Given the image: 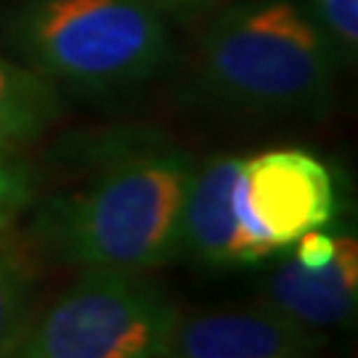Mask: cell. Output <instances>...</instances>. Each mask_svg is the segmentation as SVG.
<instances>
[{
    "mask_svg": "<svg viewBox=\"0 0 358 358\" xmlns=\"http://www.w3.org/2000/svg\"><path fill=\"white\" fill-rule=\"evenodd\" d=\"M194 162L183 152L125 157L43 215V239L80 268L143 271L180 255Z\"/></svg>",
    "mask_w": 358,
    "mask_h": 358,
    "instance_id": "1",
    "label": "cell"
},
{
    "mask_svg": "<svg viewBox=\"0 0 358 358\" xmlns=\"http://www.w3.org/2000/svg\"><path fill=\"white\" fill-rule=\"evenodd\" d=\"M334 48L289 0L226 13L205 40V75L229 101L292 112L327 101Z\"/></svg>",
    "mask_w": 358,
    "mask_h": 358,
    "instance_id": "2",
    "label": "cell"
},
{
    "mask_svg": "<svg viewBox=\"0 0 358 358\" xmlns=\"http://www.w3.org/2000/svg\"><path fill=\"white\" fill-rule=\"evenodd\" d=\"M16 40L40 75L83 90L141 83L170 53L162 16L141 0H32Z\"/></svg>",
    "mask_w": 358,
    "mask_h": 358,
    "instance_id": "3",
    "label": "cell"
},
{
    "mask_svg": "<svg viewBox=\"0 0 358 358\" xmlns=\"http://www.w3.org/2000/svg\"><path fill=\"white\" fill-rule=\"evenodd\" d=\"M178 321V306L138 271L88 268L27 327L13 358L165 356Z\"/></svg>",
    "mask_w": 358,
    "mask_h": 358,
    "instance_id": "4",
    "label": "cell"
},
{
    "mask_svg": "<svg viewBox=\"0 0 358 358\" xmlns=\"http://www.w3.org/2000/svg\"><path fill=\"white\" fill-rule=\"evenodd\" d=\"M229 205L244 266H255L308 231L324 229L337 210V192L319 157L303 149H273L239 157Z\"/></svg>",
    "mask_w": 358,
    "mask_h": 358,
    "instance_id": "5",
    "label": "cell"
},
{
    "mask_svg": "<svg viewBox=\"0 0 358 358\" xmlns=\"http://www.w3.org/2000/svg\"><path fill=\"white\" fill-rule=\"evenodd\" d=\"M316 340L271 306L180 316L170 353L176 358H313Z\"/></svg>",
    "mask_w": 358,
    "mask_h": 358,
    "instance_id": "6",
    "label": "cell"
},
{
    "mask_svg": "<svg viewBox=\"0 0 358 358\" xmlns=\"http://www.w3.org/2000/svg\"><path fill=\"white\" fill-rule=\"evenodd\" d=\"M266 306L306 329L348 324L358 306V242L340 234L334 257L316 271L284 260L266 282Z\"/></svg>",
    "mask_w": 358,
    "mask_h": 358,
    "instance_id": "7",
    "label": "cell"
},
{
    "mask_svg": "<svg viewBox=\"0 0 358 358\" xmlns=\"http://www.w3.org/2000/svg\"><path fill=\"white\" fill-rule=\"evenodd\" d=\"M59 112L56 93L38 69L0 56V154L35 141Z\"/></svg>",
    "mask_w": 358,
    "mask_h": 358,
    "instance_id": "8",
    "label": "cell"
},
{
    "mask_svg": "<svg viewBox=\"0 0 358 358\" xmlns=\"http://www.w3.org/2000/svg\"><path fill=\"white\" fill-rule=\"evenodd\" d=\"M35 271L24 252L0 242V358H13L29 327Z\"/></svg>",
    "mask_w": 358,
    "mask_h": 358,
    "instance_id": "9",
    "label": "cell"
},
{
    "mask_svg": "<svg viewBox=\"0 0 358 358\" xmlns=\"http://www.w3.org/2000/svg\"><path fill=\"white\" fill-rule=\"evenodd\" d=\"M334 51L353 53L358 45V0H310L308 13Z\"/></svg>",
    "mask_w": 358,
    "mask_h": 358,
    "instance_id": "10",
    "label": "cell"
},
{
    "mask_svg": "<svg viewBox=\"0 0 358 358\" xmlns=\"http://www.w3.org/2000/svg\"><path fill=\"white\" fill-rule=\"evenodd\" d=\"M32 196V183L22 165L0 154V231L27 207Z\"/></svg>",
    "mask_w": 358,
    "mask_h": 358,
    "instance_id": "11",
    "label": "cell"
},
{
    "mask_svg": "<svg viewBox=\"0 0 358 358\" xmlns=\"http://www.w3.org/2000/svg\"><path fill=\"white\" fill-rule=\"evenodd\" d=\"M146 6H152V8H189V6H199V3H205V0H141Z\"/></svg>",
    "mask_w": 358,
    "mask_h": 358,
    "instance_id": "12",
    "label": "cell"
},
{
    "mask_svg": "<svg viewBox=\"0 0 358 358\" xmlns=\"http://www.w3.org/2000/svg\"><path fill=\"white\" fill-rule=\"evenodd\" d=\"M154 358H176L173 353H165V356H154Z\"/></svg>",
    "mask_w": 358,
    "mask_h": 358,
    "instance_id": "13",
    "label": "cell"
}]
</instances>
